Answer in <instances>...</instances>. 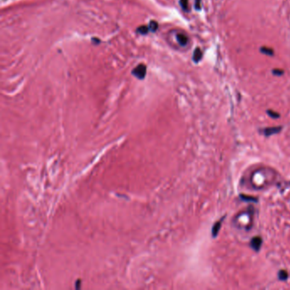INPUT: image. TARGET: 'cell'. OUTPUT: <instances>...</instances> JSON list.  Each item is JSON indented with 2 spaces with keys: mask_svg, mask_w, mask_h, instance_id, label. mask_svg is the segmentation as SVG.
Masks as SVG:
<instances>
[{
  "mask_svg": "<svg viewBox=\"0 0 290 290\" xmlns=\"http://www.w3.org/2000/svg\"><path fill=\"white\" fill-rule=\"evenodd\" d=\"M132 74L139 79H143L146 74V67L144 64H140L132 71Z\"/></svg>",
  "mask_w": 290,
  "mask_h": 290,
  "instance_id": "6da1fadb",
  "label": "cell"
},
{
  "mask_svg": "<svg viewBox=\"0 0 290 290\" xmlns=\"http://www.w3.org/2000/svg\"><path fill=\"white\" fill-rule=\"evenodd\" d=\"M262 245V239L259 237H253L250 242V246L254 251H259Z\"/></svg>",
  "mask_w": 290,
  "mask_h": 290,
  "instance_id": "7a4b0ae2",
  "label": "cell"
},
{
  "mask_svg": "<svg viewBox=\"0 0 290 290\" xmlns=\"http://www.w3.org/2000/svg\"><path fill=\"white\" fill-rule=\"evenodd\" d=\"M282 129V127H271V128H266L263 129L264 134L268 136V135H274V134H277V133H279Z\"/></svg>",
  "mask_w": 290,
  "mask_h": 290,
  "instance_id": "3957f363",
  "label": "cell"
},
{
  "mask_svg": "<svg viewBox=\"0 0 290 290\" xmlns=\"http://www.w3.org/2000/svg\"><path fill=\"white\" fill-rule=\"evenodd\" d=\"M176 39H177L178 43H179L181 46H185V45L188 43V41H189L188 37H187L186 35L183 34V33H179V34H177V36H176Z\"/></svg>",
  "mask_w": 290,
  "mask_h": 290,
  "instance_id": "277c9868",
  "label": "cell"
},
{
  "mask_svg": "<svg viewBox=\"0 0 290 290\" xmlns=\"http://www.w3.org/2000/svg\"><path fill=\"white\" fill-rule=\"evenodd\" d=\"M202 57H203V53H202L201 49L200 48H196V49L193 52V61H194V62H196V63L199 62Z\"/></svg>",
  "mask_w": 290,
  "mask_h": 290,
  "instance_id": "5b68a950",
  "label": "cell"
},
{
  "mask_svg": "<svg viewBox=\"0 0 290 290\" xmlns=\"http://www.w3.org/2000/svg\"><path fill=\"white\" fill-rule=\"evenodd\" d=\"M221 225H222V220H219L217 223H215V224L214 225L213 229H212V235H213V237H216L217 234H218V232H220V227H221Z\"/></svg>",
  "mask_w": 290,
  "mask_h": 290,
  "instance_id": "8992f818",
  "label": "cell"
},
{
  "mask_svg": "<svg viewBox=\"0 0 290 290\" xmlns=\"http://www.w3.org/2000/svg\"><path fill=\"white\" fill-rule=\"evenodd\" d=\"M260 52L263 53L265 55H269V56H272L274 55V51H273L272 49L268 47H265V46L260 48Z\"/></svg>",
  "mask_w": 290,
  "mask_h": 290,
  "instance_id": "52a82bcc",
  "label": "cell"
},
{
  "mask_svg": "<svg viewBox=\"0 0 290 290\" xmlns=\"http://www.w3.org/2000/svg\"><path fill=\"white\" fill-rule=\"evenodd\" d=\"M148 28H149V31H150V32H156L158 28V22L155 21H150V23H149Z\"/></svg>",
  "mask_w": 290,
  "mask_h": 290,
  "instance_id": "ba28073f",
  "label": "cell"
},
{
  "mask_svg": "<svg viewBox=\"0 0 290 290\" xmlns=\"http://www.w3.org/2000/svg\"><path fill=\"white\" fill-rule=\"evenodd\" d=\"M179 4H180L183 10H189V3H188V0H179Z\"/></svg>",
  "mask_w": 290,
  "mask_h": 290,
  "instance_id": "9c48e42d",
  "label": "cell"
},
{
  "mask_svg": "<svg viewBox=\"0 0 290 290\" xmlns=\"http://www.w3.org/2000/svg\"><path fill=\"white\" fill-rule=\"evenodd\" d=\"M288 277H289V274H288V272H287V271H283V270H282V271H280L279 272H278V278H279L280 280L284 281V280L288 279Z\"/></svg>",
  "mask_w": 290,
  "mask_h": 290,
  "instance_id": "30bf717a",
  "label": "cell"
},
{
  "mask_svg": "<svg viewBox=\"0 0 290 290\" xmlns=\"http://www.w3.org/2000/svg\"><path fill=\"white\" fill-rule=\"evenodd\" d=\"M148 32H149V28H148V26H140V27L137 29V32L141 33V34H142V35H146V34H147Z\"/></svg>",
  "mask_w": 290,
  "mask_h": 290,
  "instance_id": "8fae6325",
  "label": "cell"
},
{
  "mask_svg": "<svg viewBox=\"0 0 290 290\" xmlns=\"http://www.w3.org/2000/svg\"><path fill=\"white\" fill-rule=\"evenodd\" d=\"M272 73L276 75V76H282L283 74L284 73V72L282 69H273L272 70Z\"/></svg>",
  "mask_w": 290,
  "mask_h": 290,
  "instance_id": "7c38bea8",
  "label": "cell"
},
{
  "mask_svg": "<svg viewBox=\"0 0 290 290\" xmlns=\"http://www.w3.org/2000/svg\"><path fill=\"white\" fill-rule=\"evenodd\" d=\"M267 113H268V115H269L270 117H273V118H277V117H279V114L277 113V112H275V111H271V110H269V111H267Z\"/></svg>",
  "mask_w": 290,
  "mask_h": 290,
  "instance_id": "4fadbf2b",
  "label": "cell"
},
{
  "mask_svg": "<svg viewBox=\"0 0 290 290\" xmlns=\"http://www.w3.org/2000/svg\"><path fill=\"white\" fill-rule=\"evenodd\" d=\"M241 198H242V199H243V200H244V201H250V200L256 201V199H255L254 197H245V196H243V195H241Z\"/></svg>",
  "mask_w": 290,
  "mask_h": 290,
  "instance_id": "5bb4252c",
  "label": "cell"
},
{
  "mask_svg": "<svg viewBox=\"0 0 290 290\" xmlns=\"http://www.w3.org/2000/svg\"><path fill=\"white\" fill-rule=\"evenodd\" d=\"M195 8L196 10H199L201 9V0H195Z\"/></svg>",
  "mask_w": 290,
  "mask_h": 290,
  "instance_id": "9a60e30c",
  "label": "cell"
}]
</instances>
